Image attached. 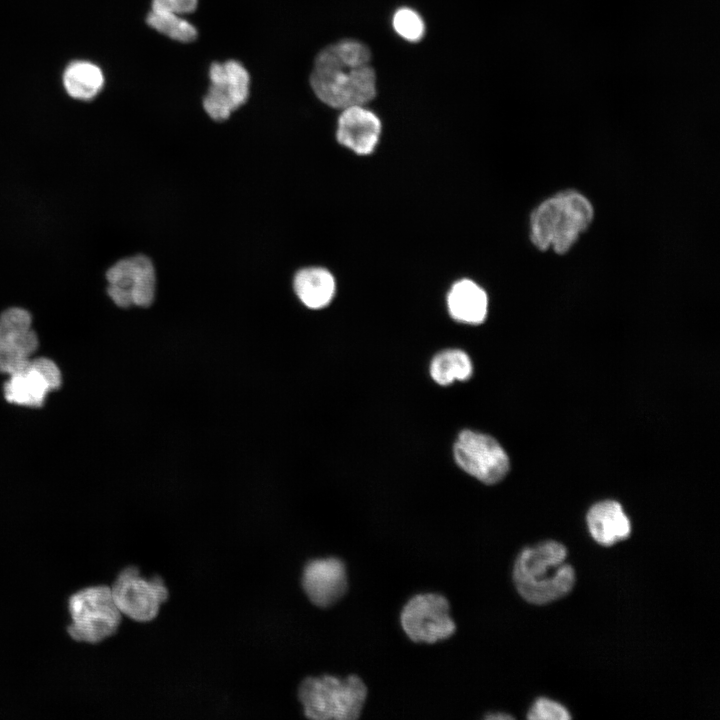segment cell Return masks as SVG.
<instances>
[{
	"label": "cell",
	"instance_id": "22",
	"mask_svg": "<svg viewBox=\"0 0 720 720\" xmlns=\"http://www.w3.org/2000/svg\"><path fill=\"white\" fill-rule=\"evenodd\" d=\"M0 327L7 332H21L33 328L32 312L20 305H9L0 311Z\"/></svg>",
	"mask_w": 720,
	"mask_h": 720
},
{
	"label": "cell",
	"instance_id": "16",
	"mask_svg": "<svg viewBox=\"0 0 720 720\" xmlns=\"http://www.w3.org/2000/svg\"><path fill=\"white\" fill-rule=\"evenodd\" d=\"M9 376L4 385V396L8 402L28 407L43 405L50 389L30 362L26 368Z\"/></svg>",
	"mask_w": 720,
	"mask_h": 720
},
{
	"label": "cell",
	"instance_id": "10",
	"mask_svg": "<svg viewBox=\"0 0 720 720\" xmlns=\"http://www.w3.org/2000/svg\"><path fill=\"white\" fill-rule=\"evenodd\" d=\"M210 86L203 99V108L215 121H223L246 103L250 76L236 60L214 62L209 68Z\"/></svg>",
	"mask_w": 720,
	"mask_h": 720
},
{
	"label": "cell",
	"instance_id": "7",
	"mask_svg": "<svg viewBox=\"0 0 720 720\" xmlns=\"http://www.w3.org/2000/svg\"><path fill=\"white\" fill-rule=\"evenodd\" d=\"M446 597L421 593L410 598L400 614L401 626L416 643H435L452 636L456 630Z\"/></svg>",
	"mask_w": 720,
	"mask_h": 720
},
{
	"label": "cell",
	"instance_id": "13",
	"mask_svg": "<svg viewBox=\"0 0 720 720\" xmlns=\"http://www.w3.org/2000/svg\"><path fill=\"white\" fill-rule=\"evenodd\" d=\"M587 525L593 539L604 546L625 540L631 534V523L621 505L605 500L593 505L587 513Z\"/></svg>",
	"mask_w": 720,
	"mask_h": 720
},
{
	"label": "cell",
	"instance_id": "25",
	"mask_svg": "<svg viewBox=\"0 0 720 720\" xmlns=\"http://www.w3.org/2000/svg\"><path fill=\"white\" fill-rule=\"evenodd\" d=\"M197 5L198 0H152L151 10L164 11L182 16L194 12Z\"/></svg>",
	"mask_w": 720,
	"mask_h": 720
},
{
	"label": "cell",
	"instance_id": "8",
	"mask_svg": "<svg viewBox=\"0 0 720 720\" xmlns=\"http://www.w3.org/2000/svg\"><path fill=\"white\" fill-rule=\"evenodd\" d=\"M111 591L120 613L138 622L154 619L168 598V589L160 576L147 579L136 567L125 568Z\"/></svg>",
	"mask_w": 720,
	"mask_h": 720
},
{
	"label": "cell",
	"instance_id": "24",
	"mask_svg": "<svg viewBox=\"0 0 720 720\" xmlns=\"http://www.w3.org/2000/svg\"><path fill=\"white\" fill-rule=\"evenodd\" d=\"M31 366L39 372V374L46 381L50 391L58 389L61 385V372L51 359L40 357L36 359H30Z\"/></svg>",
	"mask_w": 720,
	"mask_h": 720
},
{
	"label": "cell",
	"instance_id": "18",
	"mask_svg": "<svg viewBox=\"0 0 720 720\" xmlns=\"http://www.w3.org/2000/svg\"><path fill=\"white\" fill-rule=\"evenodd\" d=\"M473 373V364L466 352L447 349L439 352L431 361V378L439 385H450L455 380H468Z\"/></svg>",
	"mask_w": 720,
	"mask_h": 720
},
{
	"label": "cell",
	"instance_id": "2",
	"mask_svg": "<svg viewBox=\"0 0 720 720\" xmlns=\"http://www.w3.org/2000/svg\"><path fill=\"white\" fill-rule=\"evenodd\" d=\"M566 558V547L554 540L524 548L513 568V581L519 594L537 605L566 596L575 584V571Z\"/></svg>",
	"mask_w": 720,
	"mask_h": 720
},
{
	"label": "cell",
	"instance_id": "11",
	"mask_svg": "<svg viewBox=\"0 0 720 720\" xmlns=\"http://www.w3.org/2000/svg\"><path fill=\"white\" fill-rule=\"evenodd\" d=\"M301 584L315 606L330 607L347 592L346 566L337 557L310 560L303 569Z\"/></svg>",
	"mask_w": 720,
	"mask_h": 720
},
{
	"label": "cell",
	"instance_id": "14",
	"mask_svg": "<svg viewBox=\"0 0 720 720\" xmlns=\"http://www.w3.org/2000/svg\"><path fill=\"white\" fill-rule=\"evenodd\" d=\"M447 306L454 320L477 325L486 319L488 297L475 282L462 279L451 287L447 296Z\"/></svg>",
	"mask_w": 720,
	"mask_h": 720
},
{
	"label": "cell",
	"instance_id": "20",
	"mask_svg": "<svg viewBox=\"0 0 720 720\" xmlns=\"http://www.w3.org/2000/svg\"><path fill=\"white\" fill-rule=\"evenodd\" d=\"M393 28L396 33L410 42L420 41L425 33V24L422 17L413 9L403 7L393 16Z\"/></svg>",
	"mask_w": 720,
	"mask_h": 720
},
{
	"label": "cell",
	"instance_id": "26",
	"mask_svg": "<svg viewBox=\"0 0 720 720\" xmlns=\"http://www.w3.org/2000/svg\"><path fill=\"white\" fill-rule=\"evenodd\" d=\"M485 718H486V719H491V720H495V719H511L512 716L509 715V714L502 713V712H497V713L493 712V713L487 714Z\"/></svg>",
	"mask_w": 720,
	"mask_h": 720
},
{
	"label": "cell",
	"instance_id": "5",
	"mask_svg": "<svg viewBox=\"0 0 720 720\" xmlns=\"http://www.w3.org/2000/svg\"><path fill=\"white\" fill-rule=\"evenodd\" d=\"M69 612L72 618L69 635L76 641L93 644L115 634L122 616L107 586L89 587L72 595Z\"/></svg>",
	"mask_w": 720,
	"mask_h": 720
},
{
	"label": "cell",
	"instance_id": "1",
	"mask_svg": "<svg viewBox=\"0 0 720 720\" xmlns=\"http://www.w3.org/2000/svg\"><path fill=\"white\" fill-rule=\"evenodd\" d=\"M370 59L369 48L357 40L327 46L317 55L310 77L315 95L333 108L365 105L376 95Z\"/></svg>",
	"mask_w": 720,
	"mask_h": 720
},
{
	"label": "cell",
	"instance_id": "4",
	"mask_svg": "<svg viewBox=\"0 0 720 720\" xmlns=\"http://www.w3.org/2000/svg\"><path fill=\"white\" fill-rule=\"evenodd\" d=\"M298 697L308 718L354 720L361 715L367 687L356 675L309 677L300 684Z\"/></svg>",
	"mask_w": 720,
	"mask_h": 720
},
{
	"label": "cell",
	"instance_id": "9",
	"mask_svg": "<svg viewBox=\"0 0 720 720\" xmlns=\"http://www.w3.org/2000/svg\"><path fill=\"white\" fill-rule=\"evenodd\" d=\"M458 466L485 484L502 480L509 470V459L501 445L491 436L463 430L453 447Z\"/></svg>",
	"mask_w": 720,
	"mask_h": 720
},
{
	"label": "cell",
	"instance_id": "3",
	"mask_svg": "<svg viewBox=\"0 0 720 720\" xmlns=\"http://www.w3.org/2000/svg\"><path fill=\"white\" fill-rule=\"evenodd\" d=\"M592 218V205L582 194L560 192L542 202L531 214V240L541 250L552 248L563 254L587 229Z\"/></svg>",
	"mask_w": 720,
	"mask_h": 720
},
{
	"label": "cell",
	"instance_id": "17",
	"mask_svg": "<svg viewBox=\"0 0 720 720\" xmlns=\"http://www.w3.org/2000/svg\"><path fill=\"white\" fill-rule=\"evenodd\" d=\"M66 93L75 100L88 102L102 91L104 75L100 67L89 61H74L63 73Z\"/></svg>",
	"mask_w": 720,
	"mask_h": 720
},
{
	"label": "cell",
	"instance_id": "6",
	"mask_svg": "<svg viewBox=\"0 0 720 720\" xmlns=\"http://www.w3.org/2000/svg\"><path fill=\"white\" fill-rule=\"evenodd\" d=\"M107 298L118 308L149 307L155 297L156 274L153 263L143 254L122 256L104 272Z\"/></svg>",
	"mask_w": 720,
	"mask_h": 720
},
{
	"label": "cell",
	"instance_id": "12",
	"mask_svg": "<svg viewBox=\"0 0 720 720\" xmlns=\"http://www.w3.org/2000/svg\"><path fill=\"white\" fill-rule=\"evenodd\" d=\"M381 133L379 118L364 105L342 109L338 118L337 140L353 152L366 155L376 147Z\"/></svg>",
	"mask_w": 720,
	"mask_h": 720
},
{
	"label": "cell",
	"instance_id": "19",
	"mask_svg": "<svg viewBox=\"0 0 720 720\" xmlns=\"http://www.w3.org/2000/svg\"><path fill=\"white\" fill-rule=\"evenodd\" d=\"M147 24L157 32L182 43L192 42L197 37V29L181 15L151 10L146 18Z\"/></svg>",
	"mask_w": 720,
	"mask_h": 720
},
{
	"label": "cell",
	"instance_id": "23",
	"mask_svg": "<svg viewBox=\"0 0 720 720\" xmlns=\"http://www.w3.org/2000/svg\"><path fill=\"white\" fill-rule=\"evenodd\" d=\"M527 718L531 720H567L571 716L568 710L560 703L540 697L529 709Z\"/></svg>",
	"mask_w": 720,
	"mask_h": 720
},
{
	"label": "cell",
	"instance_id": "15",
	"mask_svg": "<svg viewBox=\"0 0 720 720\" xmlns=\"http://www.w3.org/2000/svg\"><path fill=\"white\" fill-rule=\"evenodd\" d=\"M293 287L299 300L310 309L326 307L336 290L333 275L321 267L299 270L294 277Z\"/></svg>",
	"mask_w": 720,
	"mask_h": 720
},
{
	"label": "cell",
	"instance_id": "21",
	"mask_svg": "<svg viewBox=\"0 0 720 720\" xmlns=\"http://www.w3.org/2000/svg\"><path fill=\"white\" fill-rule=\"evenodd\" d=\"M30 358L24 356L9 335L0 328V372L9 375L26 368Z\"/></svg>",
	"mask_w": 720,
	"mask_h": 720
}]
</instances>
